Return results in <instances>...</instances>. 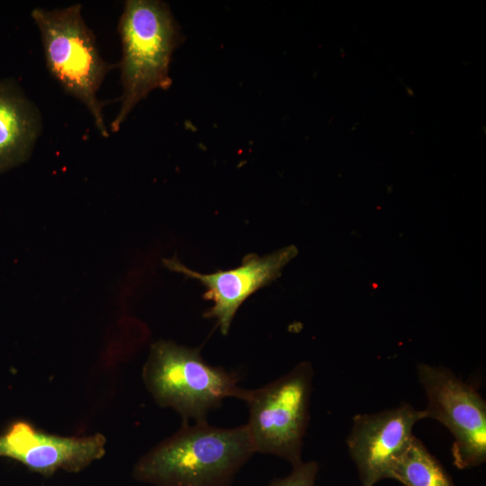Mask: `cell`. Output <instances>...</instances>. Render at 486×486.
Masks as SVG:
<instances>
[{
  "label": "cell",
  "instance_id": "7",
  "mask_svg": "<svg viewBox=\"0 0 486 486\" xmlns=\"http://www.w3.org/2000/svg\"><path fill=\"white\" fill-rule=\"evenodd\" d=\"M423 418L424 410H417L409 403L354 416L346 446L362 486H374L388 479L391 469L414 436V425Z\"/></svg>",
  "mask_w": 486,
  "mask_h": 486
},
{
  "label": "cell",
  "instance_id": "1",
  "mask_svg": "<svg viewBox=\"0 0 486 486\" xmlns=\"http://www.w3.org/2000/svg\"><path fill=\"white\" fill-rule=\"evenodd\" d=\"M254 454L246 425L184 421L138 461L134 476L156 486H230Z\"/></svg>",
  "mask_w": 486,
  "mask_h": 486
},
{
  "label": "cell",
  "instance_id": "8",
  "mask_svg": "<svg viewBox=\"0 0 486 486\" xmlns=\"http://www.w3.org/2000/svg\"><path fill=\"white\" fill-rule=\"evenodd\" d=\"M296 254L294 246L264 256L249 254L234 269L219 270L207 274L189 269L176 258L164 259V263L170 270L195 279L206 288L204 298L212 302V305L204 316L215 319L220 332L227 335L240 305L256 291L280 276L284 266Z\"/></svg>",
  "mask_w": 486,
  "mask_h": 486
},
{
  "label": "cell",
  "instance_id": "11",
  "mask_svg": "<svg viewBox=\"0 0 486 486\" xmlns=\"http://www.w3.org/2000/svg\"><path fill=\"white\" fill-rule=\"evenodd\" d=\"M388 479L404 486H455L440 462L415 436L391 469Z\"/></svg>",
  "mask_w": 486,
  "mask_h": 486
},
{
  "label": "cell",
  "instance_id": "3",
  "mask_svg": "<svg viewBox=\"0 0 486 486\" xmlns=\"http://www.w3.org/2000/svg\"><path fill=\"white\" fill-rule=\"evenodd\" d=\"M142 378L155 401L176 410L184 421H206L224 400H242L237 374L206 363L199 348L159 340L151 346Z\"/></svg>",
  "mask_w": 486,
  "mask_h": 486
},
{
  "label": "cell",
  "instance_id": "4",
  "mask_svg": "<svg viewBox=\"0 0 486 486\" xmlns=\"http://www.w3.org/2000/svg\"><path fill=\"white\" fill-rule=\"evenodd\" d=\"M81 4L63 9L35 8L32 16L41 36L46 64L63 89L86 106L104 137V101L97 92L113 65L100 56L93 32L81 15Z\"/></svg>",
  "mask_w": 486,
  "mask_h": 486
},
{
  "label": "cell",
  "instance_id": "9",
  "mask_svg": "<svg viewBox=\"0 0 486 486\" xmlns=\"http://www.w3.org/2000/svg\"><path fill=\"white\" fill-rule=\"evenodd\" d=\"M101 434L67 437L45 434L26 422L14 423L0 435V456L21 462L44 475L57 470L78 472L105 454Z\"/></svg>",
  "mask_w": 486,
  "mask_h": 486
},
{
  "label": "cell",
  "instance_id": "12",
  "mask_svg": "<svg viewBox=\"0 0 486 486\" xmlns=\"http://www.w3.org/2000/svg\"><path fill=\"white\" fill-rule=\"evenodd\" d=\"M318 471L316 462L302 461L292 466L287 476L271 482L268 486H315Z\"/></svg>",
  "mask_w": 486,
  "mask_h": 486
},
{
  "label": "cell",
  "instance_id": "2",
  "mask_svg": "<svg viewBox=\"0 0 486 486\" xmlns=\"http://www.w3.org/2000/svg\"><path fill=\"white\" fill-rule=\"evenodd\" d=\"M118 32L123 92L120 110L111 123L112 132L120 130L131 110L151 91L171 86V58L184 39L169 6L158 0L126 1Z\"/></svg>",
  "mask_w": 486,
  "mask_h": 486
},
{
  "label": "cell",
  "instance_id": "10",
  "mask_svg": "<svg viewBox=\"0 0 486 486\" xmlns=\"http://www.w3.org/2000/svg\"><path fill=\"white\" fill-rule=\"evenodd\" d=\"M40 130L36 107L15 84L0 81V171L27 160Z\"/></svg>",
  "mask_w": 486,
  "mask_h": 486
},
{
  "label": "cell",
  "instance_id": "5",
  "mask_svg": "<svg viewBox=\"0 0 486 486\" xmlns=\"http://www.w3.org/2000/svg\"><path fill=\"white\" fill-rule=\"evenodd\" d=\"M314 371L302 362L278 379L245 390L247 426L255 453L301 463L303 437L310 420Z\"/></svg>",
  "mask_w": 486,
  "mask_h": 486
},
{
  "label": "cell",
  "instance_id": "6",
  "mask_svg": "<svg viewBox=\"0 0 486 486\" xmlns=\"http://www.w3.org/2000/svg\"><path fill=\"white\" fill-rule=\"evenodd\" d=\"M418 378L428 398L426 418L444 425L453 435L451 453L457 469L486 461V402L470 384L444 367L420 364Z\"/></svg>",
  "mask_w": 486,
  "mask_h": 486
}]
</instances>
